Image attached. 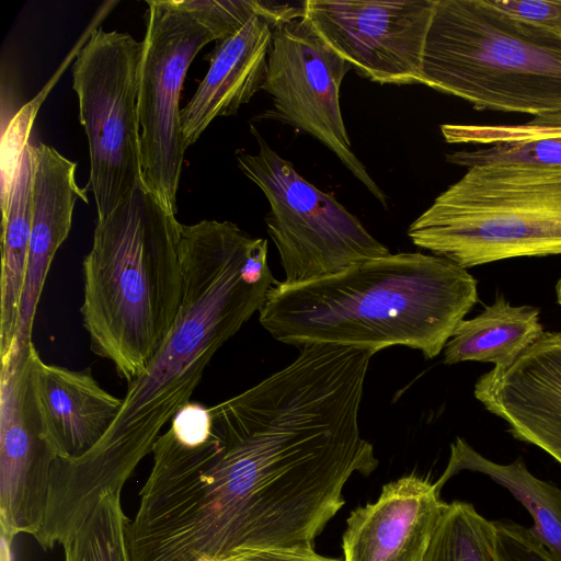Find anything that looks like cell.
<instances>
[{"mask_svg": "<svg viewBox=\"0 0 561 561\" xmlns=\"http://www.w3.org/2000/svg\"><path fill=\"white\" fill-rule=\"evenodd\" d=\"M142 42L93 28L72 66V89L90 154L87 190L98 219L108 216L142 179L138 72Z\"/></svg>", "mask_w": 561, "mask_h": 561, "instance_id": "ba28073f", "label": "cell"}, {"mask_svg": "<svg viewBox=\"0 0 561 561\" xmlns=\"http://www.w3.org/2000/svg\"><path fill=\"white\" fill-rule=\"evenodd\" d=\"M478 301L477 280L437 255L399 252L368 259L331 275L276 282L259 311L277 341L301 347L332 344L443 351Z\"/></svg>", "mask_w": 561, "mask_h": 561, "instance_id": "7a4b0ae2", "label": "cell"}, {"mask_svg": "<svg viewBox=\"0 0 561 561\" xmlns=\"http://www.w3.org/2000/svg\"><path fill=\"white\" fill-rule=\"evenodd\" d=\"M32 344L12 345L0 370V526L14 538L36 536L57 455L46 435L31 379Z\"/></svg>", "mask_w": 561, "mask_h": 561, "instance_id": "8fae6325", "label": "cell"}, {"mask_svg": "<svg viewBox=\"0 0 561 561\" xmlns=\"http://www.w3.org/2000/svg\"><path fill=\"white\" fill-rule=\"evenodd\" d=\"M121 492L107 491L62 546L65 561H131Z\"/></svg>", "mask_w": 561, "mask_h": 561, "instance_id": "44dd1931", "label": "cell"}, {"mask_svg": "<svg viewBox=\"0 0 561 561\" xmlns=\"http://www.w3.org/2000/svg\"><path fill=\"white\" fill-rule=\"evenodd\" d=\"M446 160L467 169L489 164L561 167V138L482 146L474 150L448 153Z\"/></svg>", "mask_w": 561, "mask_h": 561, "instance_id": "7402d4cb", "label": "cell"}, {"mask_svg": "<svg viewBox=\"0 0 561 561\" xmlns=\"http://www.w3.org/2000/svg\"><path fill=\"white\" fill-rule=\"evenodd\" d=\"M138 72L142 179L161 205L176 214L185 146L180 98L187 69L208 43L270 13L264 0H148Z\"/></svg>", "mask_w": 561, "mask_h": 561, "instance_id": "8992f818", "label": "cell"}, {"mask_svg": "<svg viewBox=\"0 0 561 561\" xmlns=\"http://www.w3.org/2000/svg\"><path fill=\"white\" fill-rule=\"evenodd\" d=\"M352 67L302 18L275 26L262 90L273 101L265 117L308 134L328 147L387 209L388 197L352 151L340 106Z\"/></svg>", "mask_w": 561, "mask_h": 561, "instance_id": "9c48e42d", "label": "cell"}, {"mask_svg": "<svg viewBox=\"0 0 561 561\" xmlns=\"http://www.w3.org/2000/svg\"><path fill=\"white\" fill-rule=\"evenodd\" d=\"M474 397L561 465V332H543L511 365L482 375Z\"/></svg>", "mask_w": 561, "mask_h": 561, "instance_id": "7c38bea8", "label": "cell"}, {"mask_svg": "<svg viewBox=\"0 0 561 561\" xmlns=\"http://www.w3.org/2000/svg\"><path fill=\"white\" fill-rule=\"evenodd\" d=\"M233 561H343L318 554L313 549H265L244 553Z\"/></svg>", "mask_w": 561, "mask_h": 561, "instance_id": "d4e9b609", "label": "cell"}, {"mask_svg": "<svg viewBox=\"0 0 561 561\" xmlns=\"http://www.w3.org/2000/svg\"><path fill=\"white\" fill-rule=\"evenodd\" d=\"M500 561H558L531 528L513 522H494Z\"/></svg>", "mask_w": 561, "mask_h": 561, "instance_id": "603a6c76", "label": "cell"}, {"mask_svg": "<svg viewBox=\"0 0 561 561\" xmlns=\"http://www.w3.org/2000/svg\"><path fill=\"white\" fill-rule=\"evenodd\" d=\"M557 297H558V302L561 305V279L557 284Z\"/></svg>", "mask_w": 561, "mask_h": 561, "instance_id": "4316f807", "label": "cell"}, {"mask_svg": "<svg viewBox=\"0 0 561 561\" xmlns=\"http://www.w3.org/2000/svg\"><path fill=\"white\" fill-rule=\"evenodd\" d=\"M502 11L561 34V0H490Z\"/></svg>", "mask_w": 561, "mask_h": 561, "instance_id": "cb8c5ba5", "label": "cell"}, {"mask_svg": "<svg viewBox=\"0 0 561 561\" xmlns=\"http://www.w3.org/2000/svg\"><path fill=\"white\" fill-rule=\"evenodd\" d=\"M274 21L252 16L236 33L216 41L206 57L209 68L195 93L181 110V127L187 149L217 117L234 115L262 90L267 73Z\"/></svg>", "mask_w": 561, "mask_h": 561, "instance_id": "9a60e30c", "label": "cell"}, {"mask_svg": "<svg viewBox=\"0 0 561 561\" xmlns=\"http://www.w3.org/2000/svg\"><path fill=\"white\" fill-rule=\"evenodd\" d=\"M13 538L1 533L0 539V561H12L11 543Z\"/></svg>", "mask_w": 561, "mask_h": 561, "instance_id": "484cf974", "label": "cell"}, {"mask_svg": "<svg viewBox=\"0 0 561 561\" xmlns=\"http://www.w3.org/2000/svg\"><path fill=\"white\" fill-rule=\"evenodd\" d=\"M408 236L466 270L561 254V167L469 168L410 225Z\"/></svg>", "mask_w": 561, "mask_h": 561, "instance_id": "5b68a950", "label": "cell"}, {"mask_svg": "<svg viewBox=\"0 0 561 561\" xmlns=\"http://www.w3.org/2000/svg\"><path fill=\"white\" fill-rule=\"evenodd\" d=\"M31 379L42 423L59 459L76 460L92 450L123 405V399L104 390L90 369L46 364L36 348Z\"/></svg>", "mask_w": 561, "mask_h": 561, "instance_id": "2e32d148", "label": "cell"}, {"mask_svg": "<svg viewBox=\"0 0 561 561\" xmlns=\"http://www.w3.org/2000/svg\"><path fill=\"white\" fill-rule=\"evenodd\" d=\"M423 561H500L495 523L470 503L447 504Z\"/></svg>", "mask_w": 561, "mask_h": 561, "instance_id": "ffe728a7", "label": "cell"}, {"mask_svg": "<svg viewBox=\"0 0 561 561\" xmlns=\"http://www.w3.org/2000/svg\"><path fill=\"white\" fill-rule=\"evenodd\" d=\"M447 503L436 483L410 474L355 508L343 535V561H423Z\"/></svg>", "mask_w": 561, "mask_h": 561, "instance_id": "4fadbf2b", "label": "cell"}, {"mask_svg": "<svg viewBox=\"0 0 561 561\" xmlns=\"http://www.w3.org/2000/svg\"><path fill=\"white\" fill-rule=\"evenodd\" d=\"M181 224L138 185L98 219L83 270V325L91 351L135 380L172 329L183 298Z\"/></svg>", "mask_w": 561, "mask_h": 561, "instance_id": "3957f363", "label": "cell"}, {"mask_svg": "<svg viewBox=\"0 0 561 561\" xmlns=\"http://www.w3.org/2000/svg\"><path fill=\"white\" fill-rule=\"evenodd\" d=\"M434 7L435 0H306L304 19L359 76L419 84Z\"/></svg>", "mask_w": 561, "mask_h": 561, "instance_id": "30bf717a", "label": "cell"}, {"mask_svg": "<svg viewBox=\"0 0 561 561\" xmlns=\"http://www.w3.org/2000/svg\"><path fill=\"white\" fill-rule=\"evenodd\" d=\"M268 243L231 221L181 224L183 298L174 324L146 369L128 383L122 409L101 442L76 460H58L54 481L72 506L90 511L122 488L165 423L190 402L219 347L263 307L277 282Z\"/></svg>", "mask_w": 561, "mask_h": 561, "instance_id": "6da1fadb", "label": "cell"}, {"mask_svg": "<svg viewBox=\"0 0 561 561\" xmlns=\"http://www.w3.org/2000/svg\"><path fill=\"white\" fill-rule=\"evenodd\" d=\"M542 333L537 308L514 307L500 296L473 319L459 322L445 346L444 363L476 360L504 368Z\"/></svg>", "mask_w": 561, "mask_h": 561, "instance_id": "ac0fdd59", "label": "cell"}, {"mask_svg": "<svg viewBox=\"0 0 561 561\" xmlns=\"http://www.w3.org/2000/svg\"><path fill=\"white\" fill-rule=\"evenodd\" d=\"M250 131L257 153L239 149L236 158L270 204L264 221L279 254L284 282L323 277L390 253L333 195L308 182L272 149L253 125Z\"/></svg>", "mask_w": 561, "mask_h": 561, "instance_id": "52a82bcc", "label": "cell"}, {"mask_svg": "<svg viewBox=\"0 0 561 561\" xmlns=\"http://www.w3.org/2000/svg\"><path fill=\"white\" fill-rule=\"evenodd\" d=\"M33 218L26 270L19 309L15 339L12 345L28 348L38 300L50 263L68 237L75 204L88 203L87 187L76 182V162L55 148L38 142L33 146Z\"/></svg>", "mask_w": 561, "mask_h": 561, "instance_id": "5bb4252c", "label": "cell"}, {"mask_svg": "<svg viewBox=\"0 0 561 561\" xmlns=\"http://www.w3.org/2000/svg\"><path fill=\"white\" fill-rule=\"evenodd\" d=\"M421 83L477 110L561 114V34L490 0H435Z\"/></svg>", "mask_w": 561, "mask_h": 561, "instance_id": "277c9868", "label": "cell"}, {"mask_svg": "<svg viewBox=\"0 0 561 561\" xmlns=\"http://www.w3.org/2000/svg\"><path fill=\"white\" fill-rule=\"evenodd\" d=\"M472 470L490 477L506 488L534 519L531 530L553 557L561 561V490L533 476L519 458L508 465L493 462L461 438L451 445L448 466L436 482L438 489L460 470Z\"/></svg>", "mask_w": 561, "mask_h": 561, "instance_id": "d6986e66", "label": "cell"}, {"mask_svg": "<svg viewBox=\"0 0 561 561\" xmlns=\"http://www.w3.org/2000/svg\"><path fill=\"white\" fill-rule=\"evenodd\" d=\"M33 145L27 144L1 204L0 357L15 339L33 218Z\"/></svg>", "mask_w": 561, "mask_h": 561, "instance_id": "e0dca14e", "label": "cell"}]
</instances>
